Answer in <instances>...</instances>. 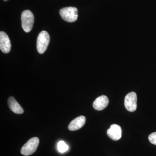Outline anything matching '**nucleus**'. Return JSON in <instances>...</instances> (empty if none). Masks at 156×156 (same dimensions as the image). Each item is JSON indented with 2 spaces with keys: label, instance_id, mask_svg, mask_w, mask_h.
<instances>
[{
  "label": "nucleus",
  "instance_id": "9d476101",
  "mask_svg": "<svg viewBox=\"0 0 156 156\" xmlns=\"http://www.w3.org/2000/svg\"><path fill=\"white\" fill-rule=\"evenodd\" d=\"M8 105L11 111L17 114H21L23 113V110L20 105L17 101L12 96H11L8 99Z\"/></svg>",
  "mask_w": 156,
  "mask_h": 156
},
{
  "label": "nucleus",
  "instance_id": "423d86ee",
  "mask_svg": "<svg viewBox=\"0 0 156 156\" xmlns=\"http://www.w3.org/2000/svg\"><path fill=\"white\" fill-rule=\"evenodd\" d=\"M0 49L3 53H8L11 49V44L9 37L4 32H0Z\"/></svg>",
  "mask_w": 156,
  "mask_h": 156
},
{
  "label": "nucleus",
  "instance_id": "20e7f679",
  "mask_svg": "<svg viewBox=\"0 0 156 156\" xmlns=\"http://www.w3.org/2000/svg\"><path fill=\"white\" fill-rule=\"evenodd\" d=\"M39 139L34 137L31 138L21 148L20 152L23 155L27 156L34 154L38 146Z\"/></svg>",
  "mask_w": 156,
  "mask_h": 156
},
{
  "label": "nucleus",
  "instance_id": "ddd939ff",
  "mask_svg": "<svg viewBox=\"0 0 156 156\" xmlns=\"http://www.w3.org/2000/svg\"><path fill=\"white\" fill-rule=\"evenodd\" d=\"M3 1H5V2H6V1H8V0H3Z\"/></svg>",
  "mask_w": 156,
  "mask_h": 156
},
{
  "label": "nucleus",
  "instance_id": "1a4fd4ad",
  "mask_svg": "<svg viewBox=\"0 0 156 156\" xmlns=\"http://www.w3.org/2000/svg\"><path fill=\"white\" fill-rule=\"evenodd\" d=\"M86 121V118L84 116H80L76 118L70 123L68 126L69 130L74 131L80 129L85 125Z\"/></svg>",
  "mask_w": 156,
  "mask_h": 156
},
{
  "label": "nucleus",
  "instance_id": "6e6552de",
  "mask_svg": "<svg viewBox=\"0 0 156 156\" xmlns=\"http://www.w3.org/2000/svg\"><path fill=\"white\" fill-rule=\"evenodd\" d=\"M109 103L108 98L105 95H101L98 97L93 103L94 109L97 111H101L108 106Z\"/></svg>",
  "mask_w": 156,
  "mask_h": 156
},
{
  "label": "nucleus",
  "instance_id": "f257e3e1",
  "mask_svg": "<svg viewBox=\"0 0 156 156\" xmlns=\"http://www.w3.org/2000/svg\"><path fill=\"white\" fill-rule=\"evenodd\" d=\"M59 14L65 21L74 22L77 20L78 9L75 7H66L61 9L59 11Z\"/></svg>",
  "mask_w": 156,
  "mask_h": 156
},
{
  "label": "nucleus",
  "instance_id": "f03ea898",
  "mask_svg": "<svg viewBox=\"0 0 156 156\" xmlns=\"http://www.w3.org/2000/svg\"><path fill=\"white\" fill-rule=\"evenodd\" d=\"M50 37L46 31L40 33L37 39V50L40 54H43L47 50L50 43Z\"/></svg>",
  "mask_w": 156,
  "mask_h": 156
},
{
  "label": "nucleus",
  "instance_id": "7ed1b4c3",
  "mask_svg": "<svg viewBox=\"0 0 156 156\" xmlns=\"http://www.w3.org/2000/svg\"><path fill=\"white\" fill-rule=\"evenodd\" d=\"M22 27L24 31L30 32L31 30L34 23L33 14L29 10H25L22 12L21 16Z\"/></svg>",
  "mask_w": 156,
  "mask_h": 156
},
{
  "label": "nucleus",
  "instance_id": "0eeeda50",
  "mask_svg": "<svg viewBox=\"0 0 156 156\" xmlns=\"http://www.w3.org/2000/svg\"><path fill=\"white\" fill-rule=\"evenodd\" d=\"M107 134L112 140H118L122 137V129L119 125L113 124L107 130Z\"/></svg>",
  "mask_w": 156,
  "mask_h": 156
},
{
  "label": "nucleus",
  "instance_id": "39448f33",
  "mask_svg": "<svg viewBox=\"0 0 156 156\" xmlns=\"http://www.w3.org/2000/svg\"><path fill=\"white\" fill-rule=\"evenodd\" d=\"M137 96L135 92H131L126 95L125 99V106L128 111H136L137 107Z\"/></svg>",
  "mask_w": 156,
  "mask_h": 156
},
{
  "label": "nucleus",
  "instance_id": "9b49d317",
  "mask_svg": "<svg viewBox=\"0 0 156 156\" xmlns=\"http://www.w3.org/2000/svg\"><path fill=\"white\" fill-rule=\"evenodd\" d=\"M58 151L60 152L64 153L68 149V146L63 141H60L58 143L57 145Z\"/></svg>",
  "mask_w": 156,
  "mask_h": 156
},
{
  "label": "nucleus",
  "instance_id": "f8f14e48",
  "mask_svg": "<svg viewBox=\"0 0 156 156\" xmlns=\"http://www.w3.org/2000/svg\"><path fill=\"white\" fill-rule=\"evenodd\" d=\"M148 139L151 143L156 145V132L150 134Z\"/></svg>",
  "mask_w": 156,
  "mask_h": 156
}]
</instances>
